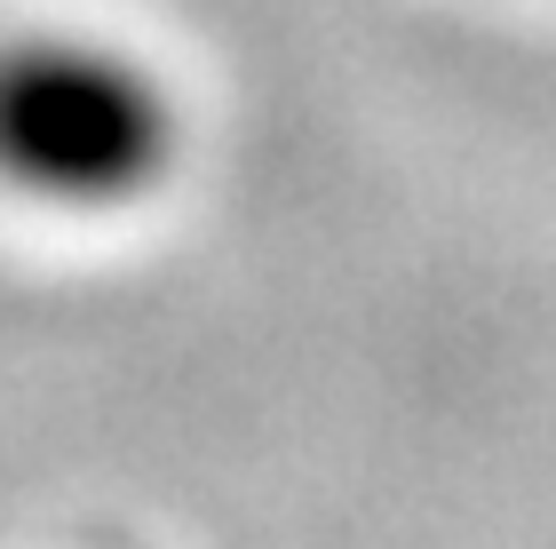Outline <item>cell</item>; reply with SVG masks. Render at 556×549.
Segmentation results:
<instances>
[{"label": "cell", "mask_w": 556, "mask_h": 549, "mask_svg": "<svg viewBox=\"0 0 556 549\" xmlns=\"http://www.w3.org/2000/svg\"><path fill=\"white\" fill-rule=\"evenodd\" d=\"M184 104L160 64L96 33L0 40V191L48 215H128L175 176Z\"/></svg>", "instance_id": "1"}]
</instances>
